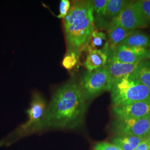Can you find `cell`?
Instances as JSON below:
<instances>
[{"label": "cell", "instance_id": "6da1fadb", "mask_svg": "<svg viewBox=\"0 0 150 150\" xmlns=\"http://www.w3.org/2000/svg\"><path fill=\"white\" fill-rule=\"evenodd\" d=\"M87 98L79 84L72 79L54 92L47 106L42 129H73L82 123Z\"/></svg>", "mask_w": 150, "mask_h": 150}, {"label": "cell", "instance_id": "7a4b0ae2", "mask_svg": "<svg viewBox=\"0 0 150 150\" xmlns=\"http://www.w3.org/2000/svg\"><path fill=\"white\" fill-rule=\"evenodd\" d=\"M63 28L67 49L85 51L92 32L95 30L91 1L71 2L70 10L63 19Z\"/></svg>", "mask_w": 150, "mask_h": 150}, {"label": "cell", "instance_id": "3957f363", "mask_svg": "<svg viewBox=\"0 0 150 150\" xmlns=\"http://www.w3.org/2000/svg\"><path fill=\"white\" fill-rule=\"evenodd\" d=\"M112 106L150 100V90L132 74L116 82L110 90Z\"/></svg>", "mask_w": 150, "mask_h": 150}, {"label": "cell", "instance_id": "277c9868", "mask_svg": "<svg viewBox=\"0 0 150 150\" xmlns=\"http://www.w3.org/2000/svg\"><path fill=\"white\" fill-rule=\"evenodd\" d=\"M47 108V105L43 97L38 92H33L30 106L27 110V121L16 129L11 137H8L7 141L11 143V141L42 130Z\"/></svg>", "mask_w": 150, "mask_h": 150}, {"label": "cell", "instance_id": "5b68a950", "mask_svg": "<svg viewBox=\"0 0 150 150\" xmlns=\"http://www.w3.org/2000/svg\"><path fill=\"white\" fill-rule=\"evenodd\" d=\"M79 84L87 100L97 96L103 91H110V78L106 66L87 71L81 77Z\"/></svg>", "mask_w": 150, "mask_h": 150}, {"label": "cell", "instance_id": "8992f818", "mask_svg": "<svg viewBox=\"0 0 150 150\" xmlns=\"http://www.w3.org/2000/svg\"><path fill=\"white\" fill-rule=\"evenodd\" d=\"M138 1H129L124 6L118 16L110 22L108 27L117 26L129 31L148 27Z\"/></svg>", "mask_w": 150, "mask_h": 150}, {"label": "cell", "instance_id": "52a82bcc", "mask_svg": "<svg viewBox=\"0 0 150 150\" xmlns=\"http://www.w3.org/2000/svg\"><path fill=\"white\" fill-rule=\"evenodd\" d=\"M113 129L116 134H129L147 138L150 136V115L134 119H118L113 122Z\"/></svg>", "mask_w": 150, "mask_h": 150}, {"label": "cell", "instance_id": "ba28073f", "mask_svg": "<svg viewBox=\"0 0 150 150\" xmlns=\"http://www.w3.org/2000/svg\"><path fill=\"white\" fill-rule=\"evenodd\" d=\"M150 58L149 50L147 48L119 45L114 49L110 50L108 61L125 64H136Z\"/></svg>", "mask_w": 150, "mask_h": 150}, {"label": "cell", "instance_id": "9c48e42d", "mask_svg": "<svg viewBox=\"0 0 150 150\" xmlns=\"http://www.w3.org/2000/svg\"><path fill=\"white\" fill-rule=\"evenodd\" d=\"M113 114L118 119H134L150 115V100L112 106Z\"/></svg>", "mask_w": 150, "mask_h": 150}, {"label": "cell", "instance_id": "30bf717a", "mask_svg": "<svg viewBox=\"0 0 150 150\" xmlns=\"http://www.w3.org/2000/svg\"><path fill=\"white\" fill-rule=\"evenodd\" d=\"M139 63L125 64L108 61L106 66L110 75L111 88L116 82L127 75L132 74Z\"/></svg>", "mask_w": 150, "mask_h": 150}, {"label": "cell", "instance_id": "8fae6325", "mask_svg": "<svg viewBox=\"0 0 150 150\" xmlns=\"http://www.w3.org/2000/svg\"><path fill=\"white\" fill-rule=\"evenodd\" d=\"M110 50H92L87 52L83 65L88 71L105 66L109 59Z\"/></svg>", "mask_w": 150, "mask_h": 150}, {"label": "cell", "instance_id": "7c38bea8", "mask_svg": "<svg viewBox=\"0 0 150 150\" xmlns=\"http://www.w3.org/2000/svg\"><path fill=\"white\" fill-rule=\"evenodd\" d=\"M107 1L108 0L91 1L95 28L107 29L108 27V24L106 20Z\"/></svg>", "mask_w": 150, "mask_h": 150}, {"label": "cell", "instance_id": "4fadbf2b", "mask_svg": "<svg viewBox=\"0 0 150 150\" xmlns=\"http://www.w3.org/2000/svg\"><path fill=\"white\" fill-rule=\"evenodd\" d=\"M144 139L135 136L117 134L111 140V143L121 150H134Z\"/></svg>", "mask_w": 150, "mask_h": 150}, {"label": "cell", "instance_id": "5bb4252c", "mask_svg": "<svg viewBox=\"0 0 150 150\" xmlns=\"http://www.w3.org/2000/svg\"><path fill=\"white\" fill-rule=\"evenodd\" d=\"M107 30L108 41L110 50H112L117 47L126 38L136 31H129L117 26L108 27Z\"/></svg>", "mask_w": 150, "mask_h": 150}, {"label": "cell", "instance_id": "9a60e30c", "mask_svg": "<svg viewBox=\"0 0 150 150\" xmlns=\"http://www.w3.org/2000/svg\"><path fill=\"white\" fill-rule=\"evenodd\" d=\"M109 50V43L106 34L102 31L95 30L91 35L85 51L88 52L92 50Z\"/></svg>", "mask_w": 150, "mask_h": 150}, {"label": "cell", "instance_id": "2e32d148", "mask_svg": "<svg viewBox=\"0 0 150 150\" xmlns=\"http://www.w3.org/2000/svg\"><path fill=\"white\" fill-rule=\"evenodd\" d=\"M136 79L150 90V61L145 59L141 61L132 74Z\"/></svg>", "mask_w": 150, "mask_h": 150}, {"label": "cell", "instance_id": "e0dca14e", "mask_svg": "<svg viewBox=\"0 0 150 150\" xmlns=\"http://www.w3.org/2000/svg\"><path fill=\"white\" fill-rule=\"evenodd\" d=\"M120 45H123L131 47H144L150 46V38L145 33L135 32L126 38Z\"/></svg>", "mask_w": 150, "mask_h": 150}, {"label": "cell", "instance_id": "ac0fdd59", "mask_svg": "<svg viewBox=\"0 0 150 150\" xmlns=\"http://www.w3.org/2000/svg\"><path fill=\"white\" fill-rule=\"evenodd\" d=\"M129 1L125 0H108L107 1L106 20L108 25L110 22L113 18L118 16L120 12L122 10L124 6Z\"/></svg>", "mask_w": 150, "mask_h": 150}, {"label": "cell", "instance_id": "d6986e66", "mask_svg": "<svg viewBox=\"0 0 150 150\" xmlns=\"http://www.w3.org/2000/svg\"><path fill=\"white\" fill-rule=\"evenodd\" d=\"M81 54V52L76 50L67 49L62 61V66L68 71L74 69L78 64Z\"/></svg>", "mask_w": 150, "mask_h": 150}, {"label": "cell", "instance_id": "ffe728a7", "mask_svg": "<svg viewBox=\"0 0 150 150\" xmlns=\"http://www.w3.org/2000/svg\"><path fill=\"white\" fill-rule=\"evenodd\" d=\"M142 12L149 25H150V0L138 1Z\"/></svg>", "mask_w": 150, "mask_h": 150}, {"label": "cell", "instance_id": "44dd1931", "mask_svg": "<svg viewBox=\"0 0 150 150\" xmlns=\"http://www.w3.org/2000/svg\"><path fill=\"white\" fill-rule=\"evenodd\" d=\"M71 7V2L69 0H61L59 3V14L57 17L64 19L68 14Z\"/></svg>", "mask_w": 150, "mask_h": 150}, {"label": "cell", "instance_id": "7402d4cb", "mask_svg": "<svg viewBox=\"0 0 150 150\" xmlns=\"http://www.w3.org/2000/svg\"><path fill=\"white\" fill-rule=\"evenodd\" d=\"M93 150H121L116 145L107 142H101L95 144Z\"/></svg>", "mask_w": 150, "mask_h": 150}, {"label": "cell", "instance_id": "603a6c76", "mask_svg": "<svg viewBox=\"0 0 150 150\" xmlns=\"http://www.w3.org/2000/svg\"><path fill=\"white\" fill-rule=\"evenodd\" d=\"M134 150H150V137L144 139Z\"/></svg>", "mask_w": 150, "mask_h": 150}, {"label": "cell", "instance_id": "cb8c5ba5", "mask_svg": "<svg viewBox=\"0 0 150 150\" xmlns=\"http://www.w3.org/2000/svg\"><path fill=\"white\" fill-rule=\"evenodd\" d=\"M149 52H150V50H149Z\"/></svg>", "mask_w": 150, "mask_h": 150}, {"label": "cell", "instance_id": "d4e9b609", "mask_svg": "<svg viewBox=\"0 0 150 150\" xmlns=\"http://www.w3.org/2000/svg\"></svg>", "mask_w": 150, "mask_h": 150}]
</instances>
